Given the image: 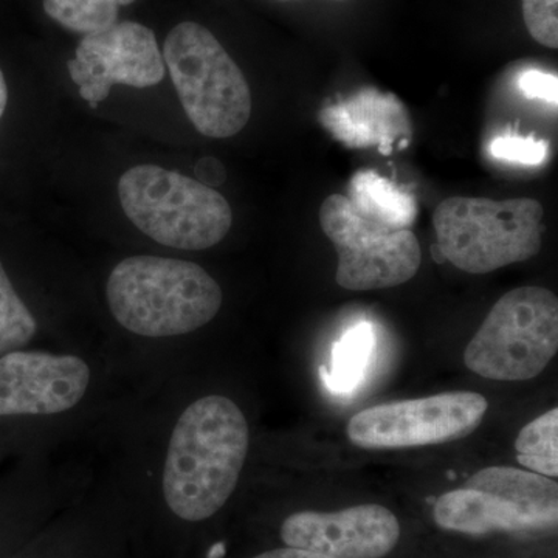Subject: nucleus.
Masks as SVG:
<instances>
[{
	"instance_id": "1",
	"label": "nucleus",
	"mask_w": 558,
	"mask_h": 558,
	"mask_svg": "<svg viewBox=\"0 0 558 558\" xmlns=\"http://www.w3.org/2000/svg\"><path fill=\"white\" fill-rule=\"evenodd\" d=\"M247 418L226 396H205L178 418L168 444L163 495L185 521H204L223 508L244 469Z\"/></svg>"
},
{
	"instance_id": "2",
	"label": "nucleus",
	"mask_w": 558,
	"mask_h": 558,
	"mask_svg": "<svg viewBox=\"0 0 558 558\" xmlns=\"http://www.w3.org/2000/svg\"><path fill=\"white\" fill-rule=\"evenodd\" d=\"M106 296L110 314L135 336H185L204 328L222 306V289L190 260L131 256L110 271Z\"/></svg>"
},
{
	"instance_id": "3",
	"label": "nucleus",
	"mask_w": 558,
	"mask_h": 558,
	"mask_svg": "<svg viewBox=\"0 0 558 558\" xmlns=\"http://www.w3.org/2000/svg\"><path fill=\"white\" fill-rule=\"evenodd\" d=\"M440 256L457 269L490 274L538 255L543 205L531 197H449L433 215Z\"/></svg>"
},
{
	"instance_id": "4",
	"label": "nucleus",
	"mask_w": 558,
	"mask_h": 558,
	"mask_svg": "<svg viewBox=\"0 0 558 558\" xmlns=\"http://www.w3.org/2000/svg\"><path fill=\"white\" fill-rule=\"evenodd\" d=\"M124 215L142 233L167 247L207 250L229 234V202L199 180L156 165H138L121 175Z\"/></svg>"
},
{
	"instance_id": "5",
	"label": "nucleus",
	"mask_w": 558,
	"mask_h": 558,
	"mask_svg": "<svg viewBox=\"0 0 558 558\" xmlns=\"http://www.w3.org/2000/svg\"><path fill=\"white\" fill-rule=\"evenodd\" d=\"M161 54L186 117L202 135L229 138L244 130L252 116V92L208 28L196 22L175 25Z\"/></svg>"
},
{
	"instance_id": "6",
	"label": "nucleus",
	"mask_w": 558,
	"mask_h": 558,
	"mask_svg": "<svg viewBox=\"0 0 558 558\" xmlns=\"http://www.w3.org/2000/svg\"><path fill=\"white\" fill-rule=\"evenodd\" d=\"M558 351V300L523 286L497 301L464 352L465 366L484 379L524 381L545 371Z\"/></svg>"
},
{
	"instance_id": "7",
	"label": "nucleus",
	"mask_w": 558,
	"mask_h": 558,
	"mask_svg": "<svg viewBox=\"0 0 558 558\" xmlns=\"http://www.w3.org/2000/svg\"><path fill=\"white\" fill-rule=\"evenodd\" d=\"M319 226L339 253L336 279L340 288L365 292L396 288L416 277L422 250L410 229L363 219L341 194L323 202Z\"/></svg>"
},
{
	"instance_id": "8",
	"label": "nucleus",
	"mask_w": 558,
	"mask_h": 558,
	"mask_svg": "<svg viewBox=\"0 0 558 558\" xmlns=\"http://www.w3.org/2000/svg\"><path fill=\"white\" fill-rule=\"evenodd\" d=\"M487 410V399L478 392H444L360 411L349 421L347 433L360 449L438 446L468 438Z\"/></svg>"
},
{
	"instance_id": "9",
	"label": "nucleus",
	"mask_w": 558,
	"mask_h": 558,
	"mask_svg": "<svg viewBox=\"0 0 558 558\" xmlns=\"http://www.w3.org/2000/svg\"><path fill=\"white\" fill-rule=\"evenodd\" d=\"M68 69L70 78L80 86L81 98L92 109L109 97L113 84L145 89L165 76L163 54L156 35L131 21L84 36Z\"/></svg>"
},
{
	"instance_id": "10",
	"label": "nucleus",
	"mask_w": 558,
	"mask_h": 558,
	"mask_svg": "<svg viewBox=\"0 0 558 558\" xmlns=\"http://www.w3.org/2000/svg\"><path fill=\"white\" fill-rule=\"evenodd\" d=\"M89 385V365L76 355L25 349L0 355V421L64 413Z\"/></svg>"
},
{
	"instance_id": "11",
	"label": "nucleus",
	"mask_w": 558,
	"mask_h": 558,
	"mask_svg": "<svg viewBox=\"0 0 558 558\" xmlns=\"http://www.w3.org/2000/svg\"><path fill=\"white\" fill-rule=\"evenodd\" d=\"M281 538L290 548L328 558H384L396 548L400 524L391 510L362 505L340 512H296L282 523Z\"/></svg>"
},
{
	"instance_id": "12",
	"label": "nucleus",
	"mask_w": 558,
	"mask_h": 558,
	"mask_svg": "<svg viewBox=\"0 0 558 558\" xmlns=\"http://www.w3.org/2000/svg\"><path fill=\"white\" fill-rule=\"evenodd\" d=\"M433 513L439 527L461 534L543 531L520 506L487 488L464 486L447 492L436 501Z\"/></svg>"
},
{
	"instance_id": "13",
	"label": "nucleus",
	"mask_w": 558,
	"mask_h": 558,
	"mask_svg": "<svg viewBox=\"0 0 558 558\" xmlns=\"http://www.w3.org/2000/svg\"><path fill=\"white\" fill-rule=\"evenodd\" d=\"M464 486L487 488L520 506L539 526L553 529L558 520V486L548 476L531 470L487 468L470 476Z\"/></svg>"
},
{
	"instance_id": "14",
	"label": "nucleus",
	"mask_w": 558,
	"mask_h": 558,
	"mask_svg": "<svg viewBox=\"0 0 558 558\" xmlns=\"http://www.w3.org/2000/svg\"><path fill=\"white\" fill-rule=\"evenodd\" d=\"M348 201L363 219L391 229H410L417 216V202L376 171L352 175Z\"/></svg>"
},
{
	"instance_id": "15",
	"label": "nucleus",
	"mask_w": 558,
	"mask_h": 558,
	"mask_svg": "<svg viewBox=\"0 0 558 558\" xmlns=\"http://www.w3.org/2000/svg\"><path fill=\"white\" fill-rule=\"evenodd\" d=\"M558 410L546 411L521 429L515 440L517 459L538 475L558 476Z\"/></svg>"
},
{
	"instance_id": "16",
	"label": "nucleus",
	"mask_w": 558,
	"mask_h": 558,
	"mask_svg": "<svg viewBox=\"0 0 558 558\" xmlns=\"http://www.w3.org/2000/svg\"><path fill=\"white\" fill-rule=\"evenodd\" d=\"M132 2L135 0H43L51 20L84 36L108 31L117 24L120 7Z\"/></svg>"
},
{
	"instance_id": "17",
	"label": "nucleus",
	"mask_w": 558,
	"mask_h": 558,
	"mask_svg": "<svg viewBox=\"0 0 558 558\" xmlns=\"http://www.w3.org/2000/svg\"><path fill=\"white\" fill-rule=\"evenodd\" d=\"M38 333V322L14 289L0 259V355L31 344Z\"/></svg>"
},
{
	"instance_id": "18",
	"label": "nucleus",
	"mask_w": 558,
	"mask_h": 558,
	"mask_svg": "<svg viewBox=\"0 0 558 558\" xmlns=\"http://www.w3.org/2000/svg\"><path fill=\"white\" fill-rule=\"evenodd\" d=\"M371 347H373V332L368 325H360L352 329L337 344L332 371V384L337 388L351 389L352 385H355L365 368Z\"/></svg>"
},
{
	"instance_id": "19",
	"label": "nucleus",
	"mask_w": 558,
	"mask_h": 558,
	"mask_svg": "<svg viewBox=\"0 0 558 558\" xmlns=\"http://www.w3.org/2000/svg\"><path fill=\"white\" fill-rule=\"evenodd\" d=\"M523 17L535 43L557 49L558 0H523Z\"/></svg>"
},
{
	"instance_id": "20",
	"label": "nucleus",
	"mask_w": 558,
	"mask_h": 558,
	"mask_svg": "<svg viewBox=\"0 0 558 558\" xmlns=\"http://www.w3.org/2000/svg\"><path fill=\"white\" fill-rule=\"evenodd\" d=\"M490 154L495 159L535 167L548 157L549 145L545 140L502 135L492 142Z\"/></svg>"
},
{
	"instance_id": "21",
	"label": "nucleus",
	"mask_w": 558,
	"mask_h": 558,
	"mask_svg": "<svg viewBox=\"0 0 558 558\" xmlns=\"http://www.w3.org/2000/svg\"><path fill=\"white\" fill-rule=\"evenodd\" d=\"M519 87L527 98H538V100L557 106L558 83L556 75L538 72V70H529L520 76Z\"/></svg>"
},
{
	"instance_id": "22",
	"label": "nucleus",
	"mask_w": 558,
	"mask_h": 558,
	"mask_svg": "<svg viewBox=\"0 0 558 558\" xmlns=\"http://www.w3.org/2000/svg\"><path fill=\"white\" fill-rule=\"evenodd\" d=\"M196 175L204 185H220L226 180V170L219 160L207 157L196 165Z\"/></svg>"
},
{
	"instance_id": "23",
	"label": "nucleus",
	"mask_w": 558,
	"mask_h": 558,
	"mask_svg": "<svg viewBox=\"0 0 558 558\" xmlns=\"http://www.w3.org/2000/svg\"><path fill=\"white\" fill-rule=\"evenodd\" d=\"M253 558H328L319 556L317 553H311V550L299 549V548H279L267 550V553L259 554V556Z\"/></svg>"
},
{
	"instance_id": "24",
	"label": "nucleus",
	"mask_w": 558,
	"mask_h": 558,
	"mask_svg": "<svg viewBox=\"0 0 558 558\" xmlns=\"http://www.w3.org/2000/svg\"><path fill=\"white\" fill-rule=\"evenodd\" d=\"M9 102V86H7L5 76H3L2 69H0V120H2L3 112Z\"/></svg>"
}]
</instances>
